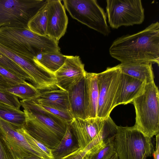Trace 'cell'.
<instances>
[{"mask_svg":"<svg viewBox=\"0 0 159 159\" xmlns=\"http://www.w3.org/2000/svg\"><path fill=\"white\" fill-rule=\"evenodd\" d=\"M111 57L121 63H159V23H153L136 33L115 40L109 49Z\"/></svg>","mask_w":159,"mask_h":159,"instance_id":"obj_1","label":"cell"},{"mask_svg":"<svg viewBox=\"0 0 159 159\" xmlns=\"http://www.w3.org/2000/svg\"><path fill=\"white\" fill-rule=\"evenodd\" d=\"M0 44L27 58H34L41 53L60 52L58 41L47 36L35 34L25 27H0Z\"/></svg>","mask_w":159,"mask_h":159,"instance_id":"obj_2","label":"cell"},{"mask_svg":"<svg viewBox=\"0 0 159 159\" xmlns=\"http://www.w3.org/2000/svg\"><path fill=\"white\" fill-rule=\"evenodd\" d=\"M80 150L87 152L104 146L115 136L117 125L109 116L85 119L74 118L70 124Z\"/></svg>","mask_w":159,"mask_h":159,"instance_id":"obj_3","label":"cell"},{"mask_svg":"<svg viewBox=\"0 0 159 159\" xmlns=\"http://www.w3.org/2000/svg\"><path fill=\"white\" fill-rule=\"evenodd\" d=\"M26 121L23 127L32 138L52 150L60 143L70 124L58 117L24 108Z\"/></svg>","mask_w":159,"mask_h":159,"instance_id":"obj_4","label":"cell"},{"mask_svg":"<svg viewBox=\"0 0 159 159\" xmlns=\"http://www.w3.org/2000/svg\"><path fill=\"white\" fill-rule=\"evenodd\" d=\"M136 117L134 125L152 138L159 133V92L154 81L146 84L143 92L132 102Z\"/></svg>","mask_w":159,"mask_h":159,"instance_id":"obj_5","label":"cell"},{"mask_svg":"<svg viewBox=\"0 0 159 159\" xmlns=\"http://www.w3.org/2000/svg\"><path fill=\"white\" fill-rule=\"evenodd\" d=\"M151 138L134 126H117L114 143L118 159H147L154 151Z\"/></svg>","mask_w":159,"mask_h":159,"instance_id":"obj_6","label":"cell"},{"mask_svg":"<svg viewBox=\"0 0 159 159\" xmlns=\"http://www.w3.org/2000/svg\"><path fill=\"white\" fill-rule=\"evenodd\" d=\"M47 0H0V28H28L29 22Z\"/></svg>","mask_w":159,"mask_h":159,"instance_id":"obj_7","label":"cell"},{"mask_svg":"<svg viewBox=\"0 0 159 159\" xmlns=\"http://www.w3.org/2000/svg\"><path fill=\"white\" fill-rule=\"evenodd\" d=\"M64 6L74 19L104 36L110 28L106 14L96 0H64Z\"/></svg>","mask_w":159,"mask_h":159,"instance_id":"obj_8","label":"cell"},{"mask_svg":"<svg viewBox=\"0 0 159 159\" xmlns=\"http://www.w3.org/2000/svg\"><path fill=\"white\" fill-rule=\"evenodd\" d=\"M98 101L97 117L106 118L116 107L121 82V72L119 65L108 67L97 73Z\"/></svg>","mask_w":159,"mask_h":159,"instance_id":"obj_9","label":"cell"},{"mask_svg":"<svg viewBox=\"0 0 159 159\" xmlns=\"http://www.w3.org/2000/svg\"><path fill=\"white\" fill-rule=\"evenodd\" d=\"M106 2L108 21L112 28L143 22L144 9L141 0H107Z\"/></svg>","mask_w":159,"mask_h":159,"instance_id":"obj_10","label":"cell"},{"mask_svg":"<svg viewBox=\"0 0 159 159\" xmlns=\"http://www.w3.org/2000/svg\"><path fill=\"white\" fill-rule=\"evenodd\" d=\"M0 127L7 135V140L13 154L18 159L37 155L44 159H52L34 150L24 134L23 126L16 125L0 119Z\"/></svg>","mask_w":159,"mask_h":159,"instance_id":"obj_11","label":"cell"},{"mask_svg":"<svg viewBox=\"0 0 159 159\" xmlns=\"http://www.w3.org/2000/svg\"><path fill=\"white\" fill-rule=\"evenodd\" d=\"M79 56H67L62 66L54 73L58 88L67 91L86 75Z\"/></svg>","mask_w":159,"mask_h":159,"instance_id":"obj_12","label":"cell"},{"mask_svg":"<svg viewBox=\"0 0 159 159\" xmlns=\"http://www.w3.org/2000/svg\"><path fill=\"white\" fill-rule=\"evenodd\" d=\"M46 36L59 42L65 34L68 18L65 7L60 0H47Z\"/></svg>","mask_w":159,"mask_h":159,"instance_id":"obj_13","label":"cell"},{"mask_svg":"<svg viewBox=\"0 0 159 159\" xmlns=\"http://www.w3.org/2000/svg\"><path fill=\"white\" fill-rule=\"evenodd\" d=\"M70 112L73 118H89V99L86 76L67 91Z\"/></svg>","mask_w":159,"mask_h":159,"instance_id":"obj_14","label":"cell"},{"mask_svg":"<svg viewBox=\"0 0 159 159\" xmlns=\"http://www.w3.org/2000/svg\"><path fill=\"white\" fill-rule=\"evenodd\" d=\"M146 83L121 72V82L116 106L132 102L143 92Z\"/></svg>","mask_w":159,"mask_h":159,"instance_id":"obj_15","label":"cell"},{"mask_svg":"<svg viewBox=\"0 0 159 159\" xmlns=\"http://www.w3.org/2000/svg\"><path fill=\"white\" fill-rule=\"evenodd\" d=\"M0 52L19 66L30 76L32 82H37L43 76L45 69L36 62L33 58L21 57L1 44Z\"/></svg>","mask_w":159,"mask_h":159,"instance_id":"obj_16","label":"cell"},{"mask_svg":"<svg viewBox=\"0 0 159 159\" xmlns=\"http://www.w3.org/2000/svg\"><path fill=\"white\" fill-rule=\"evenodd\" d=\"M33 99L42 105L70 112L68 93L66 91L58 89L41 91L40 94Z\"/></svg>","mask_w":159,"mask_h":159,"instance_id":"obj_17","label":"cell"},{"mask_svg":"<svg viewBox=\"0 0 159 159\" xmlns=\"http://www.w3.org/2000/svg\"><path fill=\"white\" fill-rule=\"evenodd\" d=\"M152 64L150 62H142L121 63L118 65L122 73L148 84L154 81Z\"/></svg>","mask_w":159,"mask_h":159,"instance_id":"obj_18","label":"cell"},{"mask_svg":"<svg viewBox=\"0 0 159 159\" xmlns=\"http://www.w3.org/2000/svg\"><path fill=\"white\" fill-rule=\"evenodd\" d=\"M80 150L77 139L69 125L59 144L51 152L53 159H60Z\"/></svg>","mask_w":159,"mask_h":159,"instance_id":"obj_19","label":"cell"},{"mask_svg":"<svg viewBox=\"0 0 159 159\" xmlns=\"http://www.w3.org/2000/svg\"><path fill=\"white\" fill-rule=\"evenodd\" d=\"M67 56L60 52H44L38 54L33 59L36 62L54 74L62 66Z\"/></svg>","mask_w":159,"mask_h":159,"instance_id":"obj_20","label":"cell"},{"mask_svg":"<svg viewBox=\"0 0 159 159\" xmlns=\"http://www.w3.org/2000/svg\"><path fill=\"white\" fill-rule=\"evenodd\" d=\"M24 108L30 109L43 114L56 116L70 124L73 118L69 111H62L42 105L34 99L22 100L20 101Z\"/></svg>","mask_w":159,"mask_h":159,"instance_id":"obj_21","label":"cell"},{"mask_svg":"<svg viewBox=\"0 0 159 159\" xmlns=\"http://www.w3.org/2000/svg\"><path fill=\"white\" fill-rule=\"evenodd\" d=\"M89 99V118L97 117L99 94L97 73L87 72Z\"/></svg>","mask_w":159,"mask_h":159,"instance_id":"obj_22","label":"cell"},{"mask_svg":"<svg viewBox=\"0 0 159 159\" xmlns=\"http://www.w3.org/2000/svg\"><path fill=\"white\" fill-rule=\"evenodd\" d=\"M0 119L11 124L24 126L26 121L24 111L0 103Z\"/></svg>","mask_w":159,"mask_h":159,"instance_id":"obj_23","label":"cell"},{"mask_svg":"<svg viewBox=\"0 0 159 159\" xmlns=\"http://www.w3.org/2000/svg\"><path fill=\"white\" fill-rule=\"evenodd\" d=\"M47 25V6L46 2L30 20L27 27L30 30L35 34L46 36Z\"/></svg>","mask_w":159,"mask_h":159,"instance_id":"obj_24","label":"cell"},{"mask_svg":"<svg viewBox=\"0 0 159 159\" xmlns=\"http://www.w3.org/2000/svg\"><path fill=\"white\" fill-rule=\"evenodd\" d=\"M6 90L24 100L34 98L41 92L31 84L26 82L12 85Z\"/></svg>","mask_w":159,"mask_h":159,"instance_id":"obj_25","label":"cell"},{"mask_svg":"<svg viewBox=\"0 0 159 159\" xmlns=\"http://www.w3.org/2000/svg\"><path fill=\"white\" fill-rule=\"evenodd\" d=\"M115 137L110 139L101 148L88 151L86 155L88 159H109L111 158L116 153L114 143Z\"/></svg>","mask_w":159,"mask_h":159,"instance_id":"obj_26","label":"cell"},{"mask_svg":"<svg viewBox=\"0 0 159 159\" xmlns=\"http://www.w3.org/2000/svg\"><path fill=\"white\" fill-rule=\"evenodd\" d=\"M0 66L17 76L30 83V76L19 66L0 52Z\"/></svg>","mask_w":159,"mask_h":159,"instance_id":"obj_27","label":"cell"},{"mask_svg":"<svg viewBox=\"0 0 159 159\" xmlns=\"http://www.w3.org/2000/svg\"><path fill=\"white\" fill-rule=\"evenodd\" d=\"M0 159H18L7 140V135L0 127Z\"/></svg>","mask_w":159,"mask_h":159,"instance_id":"obj_28","label":"cell"},{"mask_svg":"<svg viewBox=\"0 0 159 159\" xmlns=\"http://www.w3.org/2000/svg\"><path fill=\"white\" fill-rule=\"evenodd\" d=\"M0 103L6 104L18 109L21 106L17 97L6 90L0 89Z\"/></svg>","mask_w":159,"mask_h":159,"instance_id":"obj_29","label":"cell"},{"mask_svg":"<svg viewBox=\"0 0 159 159\" xmlns=\"http://www.w3.org/2000/svg\"><path fill=\"white\" fill-rule=\"evenodd\" d=\"M24 134L29 143L34 150L40 153L53 159L51 150L41 143L32 138L25 129Z\"/></svg>","mask_w":159,"mask_h":159,"instance_id":"obj_30","label":"cell"},{"mask_svg":"<svg viewBox=\"0 0 159 159\" xmlns=\"http://www.w3.org/2000/svg\"><path fill=\"white\" fill-rule=\"evenodd\" d=\"M0 74L9 81L12 85L17 84L24 83L26 81L8 70L0 66Z\"/></svg>","mask_w":159,"mask_h":159,"instance_id":"obj_31","label":"cell"},{"mask_svg":"<svg viewBox=\"0 0 159 159\" xmlns=\"http://www.w3.org/2000/svg\"><path fill=\"white\" fill-rule=\"evenodd\" d=\"M86 152L80 150L72 154L60 159H81Z\"/></svg>","mask_w":159,"mask_h":159,"instance_id":"obj_32","label":"cell"},{"mask_svg":"<svg viewBox=\"0 0 159 159\" xmlns=\"http://www.w3.org/2000/svg\"><path fill=\"white\" fill-rule=\"evenodd\" d=\"M11 86V83L0 74V89L6 90Z\"/></svg>","mask_w":159,"mask_h":159,"instance_id":"obj_33","label":"cell"},{"mask_svg":"<svg viewBox=\"0 0 159 159\" xmlns=\"http://www.w3.org/2000/svg\"><path fill=\"white\" fill-rule=\"evenodd\" d=\"M156 136V148L154 150L153 154L155 159H159V135L158 134Z\"/></svg>","mask_w":159,"mask_h":159,"instance_id":"obj_34","label":"cell"},{"mask_svg":"<svg viewBox=\"0 0 159 159\" xmlns=\"http://www.w3.org/2000/svg\"><path fill=\"white\" fill-rule=\"evenodd\" d=\"M23 159H44L43 158L37 155H33Z\"/></svg>","mask_w":159,"mask_h":159,"instance_id":"obj_35","label":"cell"},{"mask_svg":"<svg viewBox=\"0 0 159 159\" xmlns=\"http://www.w3.org/2000/svg\"><path fill=\"white\" fill-rule=\"evenodd\" d=\"M109 159H118V158L116 153L114 155H113L111 158Z\"/></svg>","mask_w":159,"mask_h":159,"instance_id":"obj_36","label":"cell"},{"mask_svg":"<svg viewBox=\"0 0 159 159\" xmlns=\"http://www.w3.org/2000/svg\"><path fill=\"white\" fill-rule=\"evenodd\" d=\"M81 159H88L86 154Z\"/></svg>","mask_w":159,"mask_h":159,"instance_id":"obj_37","label":"cell"}]
</instances>
